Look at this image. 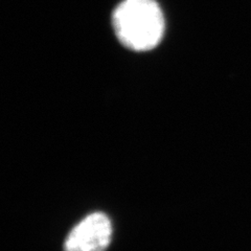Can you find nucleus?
I'll use <instances>...</instances> for the list:
<instances>
[{"label": "nucleus", "mask_w": 251, "mask_h": 251, "mask_svg": "<svg viewBox=\"0 0 251 251\" xmlns=\"http://www.w3.org/2000/svg\"><path fill=\"white\" fill-rule=\"evenodd\" d=\"M112 23L121 43L135 51L155 49L164 34V17L155 0H124Z\"/></svg>", "instance_id": "1"}, {"label": "nucleus", "mask_w": 251, "mask_h": 251, "mask_svg": "<svg viewBox=\"0 0 251 251\" xmlns=\"http://www.w3.org/2000/svg\"><path fill=\"white\" fill-rule=\"evenodd\" d=\"M112 237V224L103 213H93L70 231L64 251H106Z\"/></svg>", "instance_id": "2"}]
</instances>
